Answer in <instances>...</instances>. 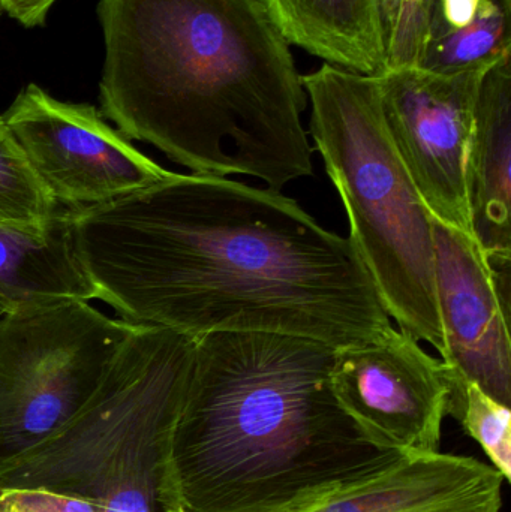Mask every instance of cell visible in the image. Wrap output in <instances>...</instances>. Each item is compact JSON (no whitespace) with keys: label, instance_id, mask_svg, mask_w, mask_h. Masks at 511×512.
<instances>
[{"label":"cell","instance_id":"6da1fadb","mask_svg":"<svg viewBox=\"0 0 511 512\" xmlns=\"http://www.w3.org/2000/svg\"><path fill=\"white\" fill-rule=\"evenodd\" d=\"M66 222L95 300L134 327L282 334L335 349L392 328L351 240L275 189L171 173L66 210Z\"/></svg>","mask_w":511,"mask_h":512},{"label":"cell","instance_id":"7a4b0ae2","mask_svg":"<svg viewBox=\"0 0 511 512\" xmlns=\"http://www.w3.org/2000/svg\"><path fill=\"white\" fill-rule=\"evenodd\" d=\"M99 104L128 140L204 176H312L303 75L264 0H99Z\"/></svg>","mask_w":511,"mask_h":512},{"label":"cell","instance_id":"3957f363","mask_svg":"<svg viewBox=\"0 0 511 512\" xmlns=\"http://www.w3.org/2000/svg\"><path fill=\"white\" fill-rule=\"evenodd\" d=\"M335 348L270 333L195 339L174 424L164 512H294L383 472L404 453L339 406Z\"/></svg>","mask_w":511,"mask_h":512},{"label":"cell","instance_id":"277c9868","mask_svg":"<svg viewBox=\"0 0 511 512\" xmlns=\"http://www.w3.org/2000/svg\"><path fill=\"white\" fill-rule=\"evenodd\" d=\"M302 80L309 132L344 204L348 239L399 330L443 355L434 216L390 137L377 77L324 63Z\"/></svg>","mask_w":511,"mask_h":512},{"label":"cell","instance_id":"5b68a950","mask_svg":"<svg viewBox=\"0 0 511 512\" xmlns=\"http://www.w3.org/2000/svg\"><path fill=\"white\" fill-rule=\"evenodd\" d=\"M195 339L138 327L90 402L41 444L0 465V489L51 490L104 512H164L168 448Z\"/></svg>","mask_w":511,"mask_h":512},{"label":"cell","instance_id":"8992f818","mask_svg":"<svg viewBox=\"0 0 511 512\" xmlns=\"http://www.w3.org/2000/svg\"><path fill=\"white\" fill-rule=\"evenodd\" d=\"M137 328L86 300L0 315V465L69 423Z\"/></svg>","mask_w":511,"mask_h":512},{"label":"cell","instance_id":"52a82bcc","mask_svg":"<svg viewBox=\"0 0 511 512\" xmlns=\"http://www.w3.org/2000/svg\"><path fill=\"white\" fill-rule=\"evenodd\" d=\"M48 194L65 210L113 203L167 179L90 104L59 101L29 84L2 114Z\"/></svg>","mask_w":511,"mask_h":512},{"label":"cell","instance_id":"ba28073f","mask_svg":"<svg viewBox=\"0 0 511 512\" xmlns=\"http://www.w3.org/2000/svg\"><path fill=\"white\" fill-rule=\"evenodd\" d=\"M489 68L440 74L410 66L377 77L387 129L423 203L435 219L471 236L465 162Z\"/></svg>","mask_w":511,"mask_h":512},{"label":"cell","instance_id":"9c48e42d","mask_svg":"<svg viewBox=\"0 0 511 512\" xmlns=\"http://www.w3.org/2000/svg\"><path fill=\"white\" fill-rule=\"evenodd\" d=\"M330 382L345 414L377 444L438 453L449 403L446 369L407 331L392 327L371 342L335 349Z\"/></svg>","mask_w":511,"mask_h":512},{"label":"cell","instance_id":"30bf717a","mask_svg":"<svg viewBox=\"0 0 511 512\" xmlns=\"http://www.w3.org/2000/svg\"><path fill=\"white\" fill-rule=\"evenodd\" d=\"M434 245L446 372L510 408V268L492 267L474 236L435 218Z\"/></svg>","mask_w":511,"mask_h":512},{"label":"cell","instance_id":"8fae6325","mask_svg":"<svg viewBox=\"0 0 511 512\" xmlns=\"http://www.w3.org/2000/svg\"><path fill=\"white\" fill-rule=\"evenodd\" d=\"M504 481L474 457L404 454L375 477L294 512H501Z\"/></svg>","mask_w":511,"mask_h":512},{"label":"cell","instance_id":"7c38bea8","mask_svg":"<svg viewBox=\"0 0 511 512\" xmlns=\"http://www.w3.org/2000/svg\"><path fill=\"white\" fill-rule=\"evenodd\" d=\"M511 56L483 75L468 144V204L474 239L492 267L511 262Z\"/></svg>","mask_w":511,"mask_h":512},{"label":"cell","instance_id":"4fadbf2b","mask_svg":"<svg viewBox=\"0 0 511 512\" xmlns=\"http://www.w3.org/2000/svg\"><path fill=\"white\" fill-rule=\"evenodd\" d=\"M290 44L324 63L380 77L386 35L375 0H264Z\"/></svg>","mask_w":511,"mask_h":512},{"label":"cell","instance_id":"5bb4252c","mask_svg":"<svg viewBox=\"0 0 511 512\" xmlns=\"http://www.w3.org/2000/svg\"><path fill=\"white\" fill-rule=\"evenodd\" d=\"M66 300H95L69 239L66 210L44 230L0 227V315Z\"/></svg>","mask_w":511,"mask_h":512},{"label":"cell","instance_id":"9a60e30c","mask_svg":"<svg viewBox=\"0 0 511 512\" xmlns=\"http://www.w3.org/2000/svg\"><path fill=\"white\" fill-rule=\"evenodd\" d=\"M511 56V0H486L479 17L426 39L417 68L440 74L485 69Z\"/></svg>","mask_w":511,"mask_h":512},{"label":"cell","instance_id":"2e32d148","mask_svg":"<svg viewBox=\"0 0 511 512\" xmlns=\"http://www.w3.org/2000/svg\"><path fill=\"white\" fill-rule=\"evenodd\" d=\"M62 212L0 116V227L44 230Z\"/></svg>","mask_w":511,"mask_h":512},{"label":"cell","instance_id":"e0dca14e","mask_svg":"<svg viewBox=\"0 0 511 512\" xmlns=\"http://www.w3.org/2000/svg\"><path fill=\"white\" fill-rule=\"evenodd\" d=\"M446 369V367H444ZM449 381L447 415L461 423L465 432L483 448L494 468L511 480V411L473 382L452 378Z\"/></svg>","mask_w":511,"mask_h":512},{"label":"cell","instance_id":"ac0fdd59","mask_svg":"<svg viewBox=\"0 0 511 512\" xmlns=\"http://www.w3.org/2000/svg\"><path fill=\"white\" fill-rule=\"evenodd\" d=\"M434 0H408L386 36L387 71L419 66Z\"/></svg>","mask_w":511,"mask_h":512},{"label":"cell","instance_id":"d6986e66","mask_svg":"<svg viewBox=\"0 0 511 512\" xmlns=\"http://www.w3.org/2000/svg\"><path fill=\"white\" fill-rule=\"evenodd\" d=\"M0 512H104L101 504L45 489H0Z\"/></svg>","mask_w":511,"mask_h":512},{"label":"cell","instance_id":"ffe728a7","mask_svg":"<svg viewBox=\"0 0 511 512\" xmlns=\"http://www.w3.org/2000/svg\"><path fill=\"white\" fill-rule=\"evenodd\" d=\"M3 12L17 20L21 26H44L48 11L57 0H0Z\"/></svg>","mask_w":511,"mask_h":512},{"label":"cell","instance_id":"44dd1931","mask_svg":"<svg viewBox=\"0 0 511 512\" xmlns=\"http://www.w3.org/2000/svg\"><path fill=\"white\" fill-rule=\"evenodd\" d=\"M381 12V20H383L384 35L387 36L390 27L395 23L396 18L401 14L408 0H375Z\"/></svg>","mask_w":511,"mask_h":512},{"label":"cell","instance_id":"7402d4cb","mask_svg":"<svg viewBox=\"0 0 511 512\" xmlns=\"http://www.w3.org/2000/svg\"><path fill=\"white\" fill-rule=\"evenodd\" d=\"M2 14H3V6H2V2H0V17H2Z\"/></svg>","mask_w":511,"mask_h":512},{"label":"cell","instance_id":"603a6c76","mask_svg":"<svg viewBox=\"0 0 511 512\" xmlns=\"http://www.w3.org/2000/svg\"><path fill=\"white\" fill-rule=\"evenodd\" d=\"M177 512H185V511L180 510V511H177Z\"/></svg>","mask_w":511,"mask_h":512}]
</instances>
